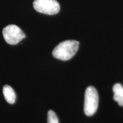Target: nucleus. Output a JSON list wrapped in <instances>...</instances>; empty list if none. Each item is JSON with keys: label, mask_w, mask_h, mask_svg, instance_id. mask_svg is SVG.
I'll use <instances>...</instances> for the list:
<instances>
[{"label": "nucleus", "mask_w": 123, "mask_h": 123, "mask_svg": "<svg viewBox=\"0 0 123 123\" xmlns=\"http://www.w3.org/2000/svg\"><path fill=\"white\" fill-rule=\"evenodd\" d=\"M79 42L74 40L63 41L56 46L53 51V56L62 61H68L78 51Z\"/></svg>", "instance_id": "1"}, {"label": "nucleus", "mask_w": 123, "mask_h": 123, "mask_svg": "<svg viewBox=\"0 0 123 123\" xmlns=\"http://www.w3.org/2000/svg\"><path fill=\"white\" fill-rule=\"evenodd\" d=\"M33 7L37 12L47 15H54L60 10V5L56 0H34Z\"/></svg>", "instance_id": "3"}, {"label": "nucleus", "mask_w": 123, "mask_h": 123, "mask_svg": "<svg viewBox=\"0 0 123 123\" xmlns=\"http://www.w3.org/2000/svg\"><path fill=\"white\" fill-rule=\"evenodd\" d=\"M84 112L88 116H92L96 112L99 103V95L96 88L92 86L87 87L84 96Z\"/></svg>", "instance_id": "2"}, {"label": "nucleus", "mask_w": 123, "mask_h": 123, "mask_svg": "<svg viewBox=\"0 0 123 123\" xmlns=\"http://www.w3.org/2000/svg\"><path fill=\"white\" fill-rule=\"evenodd\" d=\"M3 93L6 101L9 104H14L16 99V95L13 89L9 85H5L3 88Z\"/></svg>", "instance_id": "5"}, {"label": "nucleus", "mask_w": 123, "mask_h": 123, "mask_svg": "<svg viewBox=\"0 0 123 123\" xmlns=\"http://www.w3.org/2000/svg\"><path fill=\"white\" fill-rule=\"evenodd\" d=\"M47 123H59L57 116L52 110L49 111L47 113Z\"/></svg>", "instance_id": "7"}, {"label": "nucleus", "mask_w": 123, "mask_h": 123, "mask_svg": "<svg viewBox=\"0 0 123 123\" xmlns=\"http://www.w3.org/2000/svg\"><path fill=\"white\" fill-rule=\"evenodd\" d=\"M113 99L120 106H123V87L119 83H116L113 87Z\"/></svg>", "instance_id": "6"}, {"label": "nucleus", "mask_w": 123, "mask_h": 123, "mask_svg": "<svg viewBox=\"0 0 123 123\" xmlns=\"http://www.w3.org/2000/svg\"><path fill=\"white\" fill-rule=\"evenodd\" d=\"M2 34L5 41L10 44H16L26 37L22 30L15 25H9L5 27Z\"/></svg>", "instance_id": "4"}]
</instances>
